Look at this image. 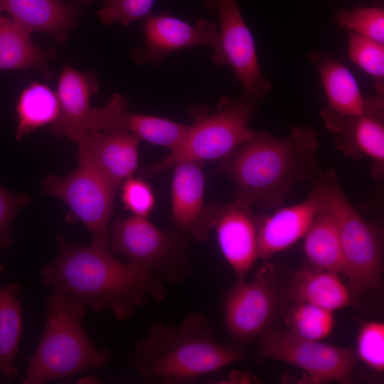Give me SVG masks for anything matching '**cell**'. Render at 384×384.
Listing matches in <instances>:
<instances>
[{"label":"cell","mask_w":384,"mask_h":384,"mask_svg":"<svg viewBox=\"0 0 384 384\" xmlns=\"http://www.w3.org/2000/svg\"><path fill=\"white\" fill-rule=\"evenodd\" d=\"M303 238L304 252L311 267L344 274L338 225L326 204L316 215Z\"/></svg>","instance_id":"cell-23"},{"label":"cell","mask_w":384,"mask_h":384,"mask_svg":"<svg viewBox=\"0 0 384 384\" xmlns=\"http://www.w3.org/2000/svg\"><path fill=\"white\" fill-rule=\"evenodd\" d=\"M155 0H106L99 12L102 24L119 23L124 26L151 14Z\"/></svg>","instance_id":"cell-31"},{"label":"cell","mask_w":384,"mask_h":384,"mask_svg":"<svg viewBox=\"0 0 384 384\" xmlns=\"http://www.w3.org/2000/svg\"><path fill=\"white\" fill-rule=\"evenodd\" d=\"M109 241L113 253L164 283H181L192 273L186 235L162 230L146 217L133 215L116 220L110 225Z\"/></svg>","instance_id":"cell-7"},{"label":"cell","mask_w":384,"mask_h":384,"mask_svg":"<svg viewBox=\"0 0 384 384\" xmlns=\"http://www.w3.org/2000/svg\"><path fill=\"white\" fill-rule=\"evenodd\" d=\"M326 206L314 191L304 201L278 208L270 215L260 216L258 259L267 261L303 238L318 213Z\"/></svg>","instance_id":"cell-18"},{"label":"cell","mask_w":384,"mask_h":384,"mask_svg":"<svg viewBox=\"0 0 384 384\" xmlns=\"http://www.w3.org/2000/svg\"><path fill=\"white\" fill-rule=\"evenodd\" d=\"M16 138L21 139L36 129L52 123L59 113L57 93L49 87L33 82L21 93L16 105Z\"/></svg>","instance_id":"cell-25"},{"label":"cell","mask_w":384,"mask_h":384,"mask_svg":"<svg viewBox=\"0 0 384 384\" xmlns=\"http://www.w3.org/2000/svg\"><path fill=\"white\" fill-rule=\"evenodd\" d=\"M357 356L371 370H384V324L381 321L365 323L357 338Z\"/></svg>","instance_id":"cell-30"},{"label":"cell","mask_w":384,"mask_h":384,"mask_svg":"<svg viewBox=\"0 0 384 384\" xmlns=\"http://www.w3.org/2000/svg\"><path fill=\"white\" fill-rule=\"evenodd\" d=\"M244 201L235 198L224 206L215 203L213 229L220 250L237 280L245 279L257 257L260 216Z\"/></svg>","instance_id":"cell-16"},{"label":"cell","mask_w":384,"mask_h":384,"mask_svg":"<svg viewBox=\"0 0 384 384\" xmlns=\"http://www.w3.org/2000/svg\"><path fill=\"white\" fill-rule=\"evenodd\" d=\"M336 220L345 263L346 285L353 299L382 286L383 255L377 230L366 222L346 198L334 169L319 171L312 181Z\"/></svg>","instance_id":"cell-6"},{"label":"cell","mask_w":384,"mask_h":384,"mask_svg":"<svg viewBox=\"0 0 384 384\" xmlns=\"http://www.w3.org/2000/svg\"><path fill=\"white\" fill-rule=\"evenodd\" d=\"M58 255L41 272L45 284L118 319L132 316L149 301L164 302V283L150 272L119 260L110 250L75 245L58 234Z\"/></svg>","instance_id":"cell-1"},{"label":"cell","mask_w":384,"mask_h":384,"mask_svg":"<svg viewBox=\"0 0 384 384\" xmlns=\"http://www.w3.org/2000/svg\"><path fill=\"white\" fill-rule=\"evenodd\" d=\"M28 201V196L10 192L0 186V251L11 245L10 228L12 220Z\"/></svg>","instance_id":"cell-33"},{"label":"cell","mask_w":384,"mask_h":384,"mask_svg":"<svg viewBox=\"0 0 384 384\" xmlns=\"http://www.w3.org/2000/svg\"><path fill=\"white\" fill-rule=\"evenodd\" d=\"M120 186L125 208L134 215L147 217L155 204L151 187L144 180L133 176L124 181Z\"/></svg>","instance_id":"cell-32"},{"label":"cell","mask_w":384,"mask_h":384,"mask_svg":"<svg viewBox=\"0 0 384 384\" xmlns=\"http://www.w3.org/2000/svg\"><path fill=\"white\" fill-rule=\"evenodd\" d=\"M3 270H4V267L1 265H0V273L3 272Z\"/></svg>","instance_id":"cell-34"},{"label":"cell","mask_w":384,"mask_h":384,"mask_svg":"<svg viewBox=\"0 0 384 384\" xmlns=\"http://www.w3.org/2000/svg\"><path fill=\"white\" fill-rule=\"evenodd\" d=\"M287 294L294 303L308 302L332 312L353 302L338 274L311 266L294 274L288 284Z\"/></svg>","instance_id":"cell-21"},{"label":"cell","mask_w":384,"mask_h":384,"mask_svg":"<svg viewBox=\"0 0 384 384\" xmlns=\"http://www.w3.org/2000/svg\"><path fill=\"white\" fill-rule=\"evenodd\" d=\"M259 100L242 92L238 97L223 96L213 112L206 105H191L193 123L184 140L142 174L154 176L183 162L220 161L257 132L249 122L260 108Z\"/></svg>","instance_id":"cell-5"},{"label":"cell","mask_w":384,"mask_h":384,"mask_svg":"<svg viewBox=\"0 0 384 384\" xmlns=\"http://www.w3.org/2000/svg\"><path fill=\"white\" fill-rule=\"evenodd\" d=\"M120 122L140 141L164 146L170 151L182 143L191 127L167 118L127 110L122 114Z\"/></svg>","instance_id":"cell-26"},{"label":"cell","mask_w":384,"mask_h":384,"mask_svg":"<svg viewBox=\"0 0 384 384\" xmlns=\"http://www.w3.org/2000/svg\"><path fill=\"white\" fill-rule=\"evenodd\" d=\"M16 284L0 287V381L18 374L14 363L18 354L22 331V299Z\"/></svg>","instance_id":"cell-24"},{"label":"cell","mask_w":384,"mask_h":384,"mask_svg":"<svg viewBox=\"0 0 384 384\" xmlns=\"http://www.w3.org/2000/svg\"><path fill=\"white\" fill-rule=\"evenodd\" d=\"M85 309L65 292L53 289L44 332L23 383H46L107 364L109 352L99 351L84 329Z\"/></svg>","instance_id":"cell-4"},{"label":"cell","mask_w":384,"mask_h":384,"mask_svg":"<svg viewBox=\"0 0 384 384\" xmlns=\"http://www.w3.org/2000/svg\"><path fill=\"white\" fill-rule=\"evenodd\" d=\"M316 131L292 127L284 137L257 132L218 161L216 171L233 183L235 198L252 208L277 209L294 187L318 173Z\"/></svg>","instance_id":"cell-2"},{"label":"cell","mask_w":384,"mask_h":384,"mask_svg":"<svg viewBox=\"0 0 384 384\" xmlns=\"http://www.w3.org/2000/svg\"><path fill=\"white\" fill-rule=\"evenodd\" d=\"M339 27L384 43V9L377 6L343 9L334 14Z\"/></svg>","instance_id":"cell-29"},{"label":"cell","mask_w":384,"mask_h":384,"mask_svg":"<svg viewBox=\"0 0 384 384\" xmlns=\"http://www.w3.org/2000/svg\"><path fill=\"white\" fill-rule=\"evenodd\" d=\"M200 162L175 165L171 185V220L176 230L206 242L213 230L215 203L205 201V177Z\"/></svg>","instance_id":"cell-15"},{"label":"cell","mask_w":384,"mask_h":384,"mask_svg":"<svg viewBox=\"0 0 384 384\" xmlns=\"http://www.w3.org/2000/svg\"><path fill=\"white\" fill-rule=\"evenodd\" d=\"M287 289L272 264L259 270L250 282L236 281L224 299L226 326L235 344H247L270 328L288 297Z\"/></svg>","instance_id":"cell-8"},{"label":"cell","mask_w":384,"mask_h":384,"mask_svg":"<svg viewBox=\"0 0 384 384\" xmlns=\"http://www.w3.org/2000/svg\"><path fill=\"white\" fill-rule=\"evenodd\" d=\"M139 142L122 125L119 119L90 130L80 139L76 143L78 161L119 188L138 168Z\"/></svg>","instance_id":"cell-13"},{"label":"cell","mask_w":384,"mask_h":384,"mask_svg":"<svg viewBox=\"0 0 384 384\" xmlns=\"http://www.w3.org/2000/svg\"><path fill=\"white\" fill-rule=\"evenodd\" d=\"M285 320L292 334L314 341L329 336L335 324L332 311L308 302L295 303Z\"/></svg>","instance_id":"cell-27"},{"label":"cell","mask_w":384,"mask_h":384,"mask_svg":"<svg viewBox=\"0 0 384 384\" xmlns=\"http://www.w3.org/2000/svg\"><path fill=\"white\" fill-rule=\"evenodd\" d=\"M99 88L93 73L64 66L58 84L59 113L50 125L54 136L65 137L77 143L90 130L95 108L90 107V101Z\"/></svg>","instance_id":"cell-17"},{"label":"cell","mask_w":384,"mask_h":384,"mask_svg":"<svg viewBox=\"0 0 384 384\" xmlns=\"http://www.w3.org/2000/svg\"><path fill=\"white\" fill-rule=\"evenodd\" d=\"M308 61L317 70L327 98V107L342 114L365 111L366 97L350 70L331 54L312 52Z\"/></svg>","instance_id":"cell-20"},{"label":"cell","mask_w":384,"mask_h":384,"mask_svg":"<svg viewBox=\"0 0 384 384\" xmlns=\"http://www.w3.org/2000/svg\"><path fill=\"white\" fill-rule=\"evenodd\" d=\"M205 8L214 11L219 24L218 47L212 60L218 66L230 68L243 92L257 100L265 99L272 90L263 75L256 44L237 0H202Z\"/></svg>","instance_id":"cell-10"},{"label":"cell","mask_w":384,"mask_h":384,"mask_svg":"<svg viewBox=\"0 0 384 384\" xmlns=\"http://www.w3.org/2000/svg\"><path fill=\"white\" fill-rule=\"evenodd\" d=\"M142 21L144 43L132 53L140 65L160 66L174 51L194 46L210 47L213 50L219 43L217 26L205 18L190 23L164 14H150Z\"/></svg>","instance_id":"cell-14"},{"label":"cell","mask_w":384,"mask_h":384,"mask_svg":"<svg viewBox=\"0 0 384 384\" xmlns=\"http://www.w3.org/2000/svg\"><path fill=\"white\" fill-rule=\"evenodd\" d=\"M348 53L354 64L373 78L376 94L384 96V43L348 31Z\"/></svg>","instance_id":"cell-28"},{"label":"cell","mask_w":384,"mask_h":384,"mask_svg":"<svg viewBox=\"0 0 384 384\" xmlns=\"http://www.w3.org/2000/svg\"><path fill=\"white\" fill-rule=\"evenodd\" d=\"M249 357L216 341L208 316L196 312L178 326L154 323L136 344L129 365L146 381L181 383Z\"/></svg>","instance_id":"cell-3"},{"label":"cell","mask_w":384,"mask_h":384,"mask_svg":"<svg viewBox=\"0 0 384 384\" xmlns=\"http://www.w3.org/2000/svg\"><path fill=\"white\" fill-rule=\"evenodd\" d=\"M42 188L45 193L65 203L72 218L85 225L92 236L91 245L110 250L109 232L118 188L81 163L65 176H47Z\"/></svg>","instance_id":"cell-9"},{"label":"cell","mask_w":384,"mask_h":384,"mask_svg":"<svg viewBox=\"0 0 384 384\" xmlns=\"http://www.w3.org/2000/svg\"><path fill=\"white\" fill-rule=\"evenodd\" d=\"M320 117L326 128L335 136L334 146L346 156L372 161L371 174L382 179L384 171V96L366 97L365 111L342 114L327 107Z\"/></svg>","instance_id":"cell-12"},{"label":"cell","mask_w":384,"mask_h":384,"mask_svg":"<svg viewBox=\"0 0 384 384\" xmlns=\"http://www.w3.org/2000/svg\"><path fill=\"white\" fill-rule=\"evenodd\" d=\"M80 5L60 0H0V14L5 12L31 33H46L58 43L67 41L76 26Z\"/></svg>","instance_id":"cell-19"},{"label":"cell","mask_w":384,"mask_h":384,"mask_svg":"<svg viewBox=\"0 0 384 384\" xmlns=\"http://www.w3.org/2000/svg\"><path fill=\"white\" fill-rule=\"evenodd\" d=\"M31 33L11 17L0 14V70L38 69L46 79L53 74L47 62L55 57L53 48L36 46Z\"/></svg>","instance_id":"cell-22"},{"label":"cell","mask_w":384,"mask_h":384,"mask_svg":"<svg viewBox=\"0 0 384 384\" xmlns=\"http://www.w3.org/2000/svg\"><path fill=\"white\" fill-rule=\"evenodd\" d=\"M258 345L262 356L294 366L307 373L313 380L353 382L357 356L351 349L270 328L258 338Z\"/></svg>","instance_id":"cell-11"}]
</instances>
